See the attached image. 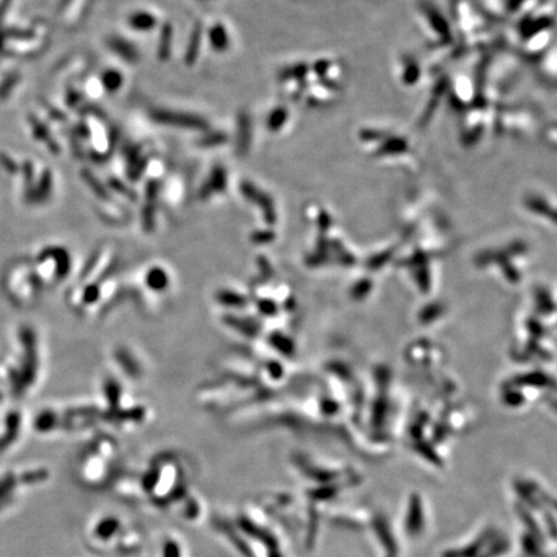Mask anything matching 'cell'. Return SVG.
<instances>
[{"mask_svg":"<svg viewBox=\"0 0 557 557\" xmlns=\"http://www.w3.org/2000/svg\"><path fill=\"white\" fill-rule=\"evenodd\" d=\"M153 118L156 121L167 124V125H177L182 128H194V130H204L205 128V121L194 116V115H186L181 113H170V111H155Z\"/></svg>","mask_w":557,"mask_h":557,"instance_id":"6da1fadb","label":"cell"},{"mask_svg":"<svg viewBox=\"0 0 557 557\" xmlns=\"http://www.w3.org/2000/svg\"><path fill=\"white\" fill-rule=\"evenodd\" d=\"M110 46H111V48L116 50L118 55H121V56L123 57V58H125L127 61L133 62V61L137 60V52H136V48H133L128 41L115 38V39L110 41Z\"/></svg>","mask_w":557,"mask_h":557,"instance_id":"7a4b0ae2","label":"cell"},{"mask_svg":"<svg viewBox=\"0 0 557 557\" xmlns=\"http://www.w3.org/2000/svg\"><path fill=\"white\" fill-rule=\"evenodd\" d=\"M210 41L213 48L217 49L219 52L225 50L228 47V35L222 25H216L210 30Z\"/></svg>","mask_w":557,"mask_h":557,"instance_id":"3957f363","label":"cell"},{"mask_svg":"<svg viewBox=\"0 0 557 557\" xmlns=\"http://www.w3.org/2000/svg\"><path fill=\"white\" fill-rule=\"evenodd\" d=\"M155 21L156 20L150 13H142L141 12V13H136V15L130 17V25L133 29L144 32V30H151L153 25L156 24Z\"/></svg>","mask_w":557,"mask_h":557,"instance_id":"277c9868","label":"cell"},{"mask_svg":"<svg viewBox=\"0 0 557 557\" xmlns=\"http://www.w3.org/2000/svg\"><path fill=\"white\" fill-rule=\"evenodd\" d=\"M200 26H198V29H195L194 34L191 36V41L190 46L187 48V55H186V62L188 65L194 64L195 58L198 57V52H199V47H200Z\"/></svg>","mask_w":557,"mask_h":557,"instance_id":"5b68a950","label":"cell"},{"mask_svg":"<svg viewBox=\"0 0 557 557\" xmlns=\"http://www.w3.org/2000/svg\"><path fill=\"white\" fill-rule=\"evenodd\" d=\"M102 81H104V85L107 90L115 92L116 89L121 88L123 76L116 70H109L104 74Z\"/></svg>","mask_w":557,"mask_h":557,"instance_id":"8992f818","label":"cell"},{"mask_svg":"<svg viewBox=\"0 0 557 557\" xmlns=\"http://www.w3.org/2000/svg\"><path fill=\"white\" fill-rule=\"evenodd\" d=\"M170 38H172V30L170 26L163 27L162 39H160V47H159V56L162 60L168 58L170 56Z\"/></svg>","mask_w":557,"mask_h":557,"instance_id":"52a82bcc","label":"cell"},{"mask_svg":"<svg viewBox=\"0 0 557 557\" xmlns=\"http://www.w3.org/2000/svg\"><path fill=\"white\" fill-rule=\"evenodd\" d=\"M226 185V176H225V170L222 168H217L212 173L210 177V188L214 191H222Z\"/></svg>","mask_w":557,"mask_h":557,"instance_id":"ba28073f","label":"cell"},{"mask_svg":"<svg viewBox=\"0 0 557 557\" xmlns=\"http://www.w3.org/2000/svg\"><path fill=\"white\" fill-rule=\"evenodd\" d=\"M284 118H285V115L283 113H280V111H276L274 113V115L271 116V119H270V127L274 130V128H279L280 125H282V123H283Z\"/></svg>","mask_w":557,"mask_h":557,"instance_id":"9c48e42d","label":"cell"}]
</instances>
